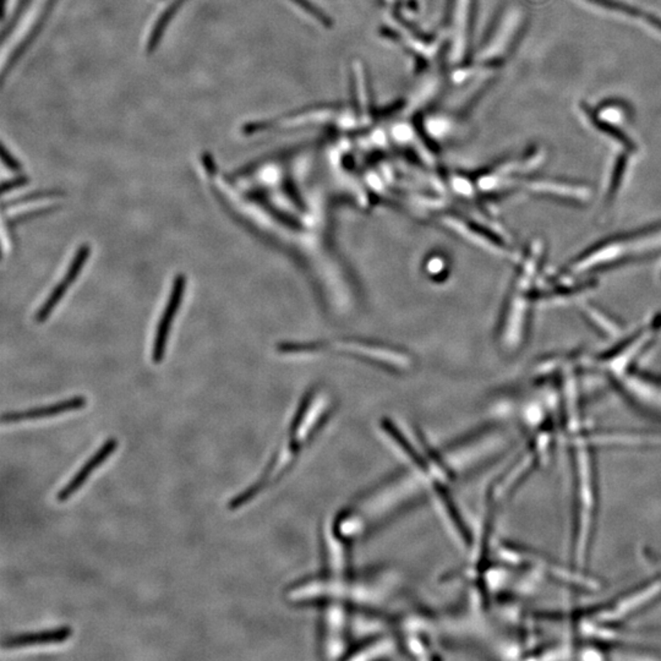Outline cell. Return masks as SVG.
Here are the masks:
<instances>
[{
  "instance_id": "cell-17",
  "label": "cell",
  "mask_w": 661,
  "mask_h": 661,
  "mask_svg": "<svg viewBox=\"0 0 661 661\" xmlns=\"http://www.w3.org/2000/svg\"><path fill=\"white\" fill-rule=\"evenodd\" d=\"M1 159H3V162H4L6 167L10 169V170H12V172H20V170H21V163L19 162V161L12 156V153L6 148L4 143H3V146H1Z\"/></svg>"
},
{
  "instance_id": "cell-11",
  "label": "cell",
  "mask_w": 661,
  "mask_h": 661,
  "mask_svg": "<svg viewBox=\"0 0 661 661\" xmlns=\"http://www.w3.org/2000/svg\"><path fill=\"white\" fill-rule=\"evenodd\" d=\"M55 1H57V0H48L47 4L43 8L42 14L38 17V20H37L36 24H35V26L32 27L31 32L28 33V36L22 41L21 44L17 47V49H15V52L12 53V57H11L9 63H8V68L4 69V71H3V81L6 80L8 71L15 67L16 62L25 54V52H26L28 47H30V44L36 39L38 32L41 31L43 27H44V25H46L48 17H49L51 12H52L53 9H54Z\"/></svg>"
},
{
  "instance_id": "cell-2",
  "label": "cell",
  "mask_w": 661,
  "mask_h": 661,
  "mask_svg": "<svg viewBox=\"0 0 661 661\" xmlns=\"http://www.w3.org/2000/svg\"><path fill=\"white\" fill-rule=\"evenodd\" d=\"M306 351L311 352H336L352 357L360 358L367 362L381 364L389 369L403 370L404 367H410L412 360L409 355L398 349H392L391 346L373 343V342L357 341V340H343V341L330 342L322 346H312V348H306Z\"/></svg>"
},
{
  "instance_id": "cell-13",
  "label": "cell",
  "mask_w": 661,
  "mask_h": 661,
  "mask_svg": "<svg viewBox=\"0 0 661 661\" xmlns=\"http://www.w3.org/2000/svg\"><path fill=\"white\" fill-rule=\"evenodd\" d=\"M63 195L64 193H62L60 190H39V191H35V193L25 195V196H21V197H17V199L15 200H11V201H9V202H4L3 209L6 210L8 206L20 205V204H26V202H30V201L48 199V197H59V196H63Z\"/></svg>"
},
{
  "instance_id": "cell-7",
  "label": "cell",
  "mask_w": 661,
  "mask_h": 661,
  "mask_svg": "<svg viewBox=\"0 0 661 661\" xmlns=\"http://www.w3.org/2000/svg\"><path fill=\"white\" fill-rule=\"evenodd\" d=\"M118 445H119L118 440L114 437H110L108 440L105 441V443L100 446V450L94 453V456L91 457L87 462L85 463L79 472L73 475V479L57 493V501H59V502L68 501L73 493L82 488V485L86 483V480L89 479V475L95 472L97 468H100L102 463L112 456V453L116 451Z\"/></svg>"
},
{
  "instance_id": "cell-8",
  "label": "cell",
  "mask_w": 661,
  "mask_h": 661,
  "mask_svg": "<svg viewBox=\"0 0 661 661\" xmlns=\"http://www.w3.org/2000/svg\"><path fill=\"white\" fill-rule=\"evenodd\" d=\"M73 628L69 626H60L52 630H44L35 633L11 635L3 640L4 649H16L25 646H47V644H60L71 638Z\"/></svg>"
},
{
  "instance_id": "cell-18",
  "label": "cell",
  "mask_w": 661,
  "mask_h": 661,
  "mask_svg": "<svg viewBox=\"0 0 661 661\" xmlns=\"http://www.w3.org/2000/svg\"><path fill=\"white\" fill-rule=\"evenodd\" d=\"M48 212H51V209H43L41 211H35V212H31V213H26V215H19L16 217L15 220H12L11 223H17L19 220H21V222L24 220H27L28 218H33V217H38V215H47Z\"/></svg>"
},
{
  "instance_id": "cell-20",
  "label": "cell",
  "mask_w": 661,
  "mask_h": 661,
  "mask_svg": "<svg viewBox=\"0 0 661 661\" xmlns=\"http://www.w3.org/2000/svg\"><path fill=\"white\" fill-rule=\"evenodd\" d=\"M4 3H6V0H4Z\"/></svg>"
},
{
  "instance_id": "cell-4",
  "label": "cell",
  "mask_w": 661,
  "mask_h": 661,
  "mask_svg": "<svg viewBox=\"0 0 661 661\" xmlns=\"http://www.w3.org/2000/svg\"><path fill=\"white\" fill-rule=\"evenodd\" d=\"M185 287H186V277L182 273L177 274L174 277L173 284H172V290L169 294L168 303L166 304V308L163 310L161 320L158 322L155 340H153L152 362L155 364H159L162 362L164 354H166L174 317L177 316L179 309H180L184 293H185Z\"/></svg>"
},
{
  "instance_id": "cell-1",
  "label": "cell",
  "mask_w": 661,
  "mask_h": 661,
  "mask_svg": "<svg viewBox=\"0 0 661 661\" xmlns=\"http://www.w3.org/2000/svg\"><path fill=\"white\" fill-rule=\"evenodd\" d=\"M661 595V577L635 588L630 593L624 594L606 605H601L595 610L585 611V617L593 622L603 624H619L624 619L637 614Z\"/></svg>"
},
{
  "instance_id": "cell-6",
  "label": "cell",
  "mask_w": 661,
  "mask_h": 661,
  "mask_svg": "<svg viewBox=\"0 0 661 661\" xmlns=\"http://www.w3.org/2000/svg\"><path fill=\"white\" fill-rule=\"evenodd\" d=\"M86 404H87V399L85 398L84 396H75L73 398L64 399L60 402L48 404V405H43V407H37V408H32V409L4 413L1 416V421L4 424H12V423H20V421H26V420L52 418L55 415L63 414V413H68V412L84 409Z\"/></svg>"
},
{
  "instance_id": "cell-15",
  "label": "cell",
  "mask_w": 661,
  "mask_h": 661,
  "mask_svg": "<svg viewBox=\"0 0 661 661\" xmlns=\"http://www.w3.org/2000/svg\"><path fill=\"white\" fill-rule=\"evenodd\" d=\"M292 1L299 6L300 9L305 11L308 15L311 16L315 21L321 24L322 26H328V20L326 19L325 16L322 15L320 11L317 10L316 8L311 6V4L308 3L306 0H292Z\"/></svg>"
},
{
  "instance_id": "cell-5",
  "label": "cell",
  "mask_w": 661,
  "mask_h": 661,
  "mask_svg": "<svg viewBox=\"0 0 661 661\" xmlns=\"http://www.w3.org/2000/svg\"><path fill=\"white\" fill-rule=\"evenodd\" d=\"M89 255H91V247L89 244H84L76 250L73 257V261L68 267V271L64 274L63 281L53 288L52 293L49 294V297L43 303L42 306L37 311L36 317H35L36 322L43 324L44 321H47L48 317L52 314L53 310L55 309V306L63 299V297L68 292V289L73 285L76 279H79L85 263H87V260H89Z\"/></svg>"
},
{
  "instance_id": "cell-10",
  "label": "cell",
  "mask_w": 661,
  "mask_h": 661,
  "mask_svg": "<svg viewBox=\"0 0 661 661\" xmlns=\"http://www.w3.org/2000/svg\"><path fill=\"white\" fill-rule=\"evenodd\" d=\"M583 112L585 113V116L590 119L592 124H593L598 130L609 135L610 137H612L614 140L619 142L624 148H627L631 152H635L637 150V146H635V142L631 140L630 137L627 136L622 130H619V127L610 124L609 121H605L603 119L600 118L598 113L590 107V105L585 103V102H582Z\"/></svg>"
},
{
  "instance_id": "cell-16",
  "label": "cell",
  "mask_w": 661,
  "mask_h": 661,
  "mask_svg": "<svg viewBox=\"0 0 661 661\" xmlns=\"http://www.w3.org/2000/svg\"><path fill=\"white\" fill-rule=\"evenodd\" d=\"M28 182H30V179H28V177H26V175H17L15 178L4 180L3 184H1V193L6 194V193H9L11 190L22 188V186H25L26 184H28Z\"/></svg>"
},
{
  "instance_id": "cell-14",
  "label": "cell",
  "mask_w": 661,
  "mask_h": 661,
  "mask_svg": "<svg viewBox=\"0 0 661 661\" xmlns=\"http://www.w3.org/2000/svg\"><path fill=\"white\" fill-rule=\"evenodd\" d=\"M627 161H628V158L626 157L624 155H621V156L617 158V161H616L614 172H612V178H611V184H610V200H612L615 194H616V191L619 190L621 182H622V178H624V169H626V166H627Z\"/></svg>"
},
{
  "instance_id": "cell-12",
  "label": "cell",
  "mask_w": 661,
  "mask_h": 661,
  "mask_svg": "<svg viewBox=\"0 0 661 661\" xmlns=\"http://www.w3.org/2000/svg\"><path fill=\"white\" fill-rule=\"evenodd\" d=\"M185 1H186V0H173V3L168 6V9H166V11H163L162 16L158 19V21L156 22V25L153 27L151 36H150V39H148V43H147V51H148V53H152L153 51L158 47V44H159L161 39H162L163 33L166 31V28L168 27L169 22L173 20L174 15L178 12L179 9L184 6Z\"/></svg>"
},
{
  "instance_id": "cell-19",
  "label": "cell",
  "mask_w": 661,
  "mask_h": 661,
  "mask_svg": "<svg viewBox=\"0 0 661 661\" xmlns=\"http://www.w3.org/2000/svg\"><path fill=\"white\" fill-rule=\"evenodd\" d=\"M648 557V562L651 563V566L655 570L656 572L659 573V576L661 577V560H658L656 556H651V555H646Z\"/></svg>"
},
{
  "instance_id": "cell-3",
  "label": "cell",
  "mask_w": 661,
  "mask_h": 661,
  "mask_svg": "<svg viewBox=\"0 0 661 661\" xmlns=\"http://www.w3.org/2000/svg\"><path fill=\"white\" fill-rule=\"evenodd\" d=\"M504 552L511 554V557L513 558L515 563L522 562L525 566L531 567L536 570V572L547 576V577L555 579L557 582H562L567 585L584 589V590H599L600 589V582L597 578L590 577L587 574H583L581 572L572 571L567 567L558 565L557 562L552 561L549 557L544 556L541 554H538L536 551H531L525 547H512L507 546Z\"/></svg>"
},
{
  "instance_id": "cell-9",
  "label": "cell",
  "mask_w": 661,
  "mask_h": 661,
  "mask_svg": "<svg viewBox=\"0 0 661 661\" xmlns=\"http://www.w3.org/2000/svg\"><path fill=\"white\" fill-rule=\"evenodd\" d=\"M587 1L592 3V4H595L597 6H600V8H603V9H608V10L610 11H616V12H621V14H624V15L643 20V21L648 22L651 26L655 27L656 30H659V31L661 32L660 17L653 15L651 12L642 10V9L637 8V6H632L631 4H627V3H622V1H619V0H587Z\"/></svg>"
}]
</instances>
